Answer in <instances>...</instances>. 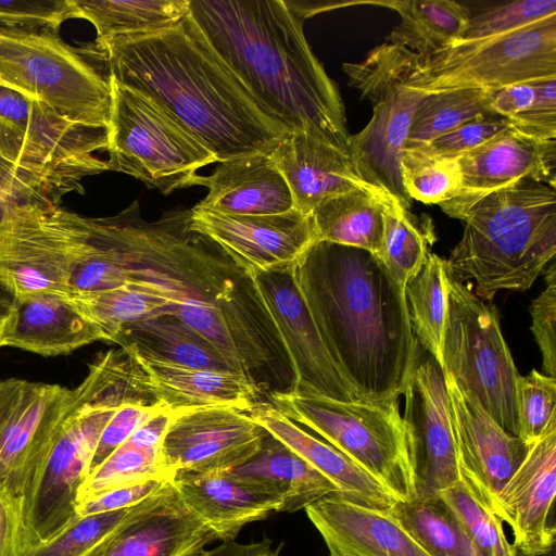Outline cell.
Wrapping results in <instances>:
<instances>
[{"instance_id":"cell-39","label":"cell","mask_w":556,"mask_h":556,"mask_svg":"<svg viewBox=\"0 0 556 556\" xmlns=\"http://www.w3.org/2000/svg\"><path fill=\"white\" fill-rule=\"evenodd\" d=\"M63 197L48 170L27 153L20 135L0 121V202L60 205Z\"/></svg>"},{"instance_id":"cell-12","label":"cell","mask_w":556,"mask_h":556,"mask_svg":"<svg viewBox=\"0 0 556 556\" xmlns=\"http://www.w3.org/2000/svg\"><path fill=\"white\" fill-rule=\"evenodd\" d=\"M556 78V15L502 36L453 42L427 55L416 54L407 79L432 93L453 89L497 90Z\"/></svg>"},{"instance_id":"cell-50","label":"cell","mask_w":556,"mask_h":556,"mask_svg":"<svg viewBox=\"0 0 556 556\" xmlns=\"http://www.w3.org/2000/svg\"><path fill=\"white\" fill-rule=\"evenodd\" d=\"M166 409L169 408L157 399L136 400L121 405L100 437L90 471L123 444L135 430Z\"/></svg>"},{"instance_id":"cell-16","label":"cell","mask_w":556,"mask_h":556,"mask_svg":"<svg viewBox=\"0 0 556 556\" xmlns=\"http://www.w3.org/2000/svg\"><path fill=\"white\" fill-rule=\"evenodd\" d=\"M250 274L289 356L294 375L292 392L359 401L320 337L296 285L294 264Z\"/></svg>"},{"instance_id":"cell-54","label":"cell","mask_w":556,"mask_h":556,"mask_svg":"<svg viewBox=\"0 0 556 556\" xmlns=\"http://www.w3.org/2000/svg\"><path fill=\"white\" fill-rule=\"evenodd\" d=\"M167 480L151 479L130 486L109 491L89 501L77 504L75 517L83 518L90 515L129 508L162 488Z\"/></svg>"},{"instance_id":"cell-55","label":"cell","mask_w":556,"mask_h":556,"mask_svg":"<svg viewBox=\"0 0 556 556\" xmlns=\"http://www.w3.org/2000/svg\"><path fill=\"white\" fill-rule=\"evenodd\" d=\"M539 83H523L493 90L490 101L492 113L508 118L525 111L533 102Z\"/></svg>"},{"instance_id":"cell-1","label":"cell","mask_w":556,"mask_h":556,"mask_svg":"<svg viewBox=\"0 0 556 556\" xmlns=\"http://www.w3.org/2000/svg\"><path fill=\"white\" fill-rule=\"evenodd\" d=\"M86 247L118 286L163 300L268 400L293 391L294 375L251 274L191 222V208L156 220L137 200L108 217L84 216Z\"/></svg>"},{"instance_id":"cell-20","label":"cell","mask_w":556,"mask_h":556,"mask_svg":"<svg viewBox=\"0 0 556 556\" xmlns=\"http://www.w3.org/2000/svg\"><path fill=\"white\" fill-rule=\"evenodd\" d=\"M217 540L168 481L129 507L119 525L86 556H198Z\"/></svg>"},{"instance_id":"cell-37","label":"cell","mask_w":556,"mask_h":556,"mask_svg":"<svg viewBox=\"0 0 556 556\" xmlns=\"http://www.w3.org/2000/svg\"><path fill=\"white\" fill-rule=\"evenodd\" d=\"M405 298L416 340L442 367V342L447 311L445 260L429 253L421 270L407 282Z\"/></svg>"},{"instance_id":"cell-58","label":"cell","mask_w":556,"mask_h":556,"mask_svg":"<svg viewBox=\"0 0 556 556\" xmlns=\"http://www.w3.org/2000/svg\"><path fill=\"white\" fill-rule=\"evenodd\" d=\"M16 316L14 299L0 289V348L3 346L7 336L11 332Z\"/></svg>"},{"instance_id":"cell-3","label":"cell","mask_w":556,"mask_h":556,"mask_svg":"<svg viewBox=\"0 0 556 556\" xmlns=\"http://www.w3.org/2000/svg\"><path fill=\"white\" fill-rule=\"evenodd\" d=\"M189 16L267 117L349 152L339 89L286 0H189Z\"/></svg>"},{"instance_id":"cell-29","label":"cell","mask_w":556,"mask_h":556,"mask_svg":"<svg viewBox=\"0 0 556 556\" xmlns=\"http://www.w3.org/2000/svg\"><path fill=\"white\" fill-rule=\"evenodd\" d=\"M147 374L156 397L169 409L231 406L249 412L262 392L239 371L187 367L125 349Z\"/></svg>"},{"instance_id":"cell-30","label":"cell","mask_w":556,"mask_h":556,"mask_svg":"<svg viewBox=\"0 0 556 556\" xmlns=\"http://www.w3.org/2000/svg\"><path fill=\"white\" fill-rule=\"evenodd\" d=\"M14 301L15 321L3 346L56 356L96 341H106L103 331L78 313L66 298L37 294Z\"/></svg>"},{"instance_id":"cell-26","label":"cell","mask_w":556,"mask_h":556,"mask_svg":"<svg viewBox=\"0 0 556 556\" xmlns=\"http://www.w3.org/2000/svg\"><path fill=\"white\" fill-rule=\"evenodd\" d=\"M184 503L222 542L233 541L249 523L281 513L280 497L232 471L180 472L172 481Z\"/></svg>"},{"instance_id":"cell-40","label":"cell","mask_w":556,"mask_h":556,"mask_svg":"<svg viewBox=\"0 0 556 556\" xmlns=\"http://www.w3.org/2000/svg\"><path fill=\"white\" fill-rule=\"evenodd\" d=\"M491 93L483 89L427 93L414 114L405 150L419 149L464 123L494 115L490 108Z\"/></svg>"},{"instance_id":"cell-9","label":"cell","mask_w":556,"mask_h":556,"mask_svg":"<svg viewBox=\"0 0 556 556\" xmlns=\"http://www.w3.org/2000/svg\"><path fill=\"white\" fill-rule=\"evenodd\" d=\"M108 78V170L129 175L163 194L195 186L198 170L216 163L214 154L161 104Z\"/></svg>"},{"instance_id":"cell-7","label":"cell","mask_w":556,"mask_h":556,"mask_svg":"<svg viewBox=\"0 0 556 556\" xmlns=\"http://www.w3.org/2000/svg\"><path fill=\"white\" fill-rule=\"evenodd\" d=\"M415 61V53L386 41L364 61L343 64L350 86L372 109L365 128L350 135L351 157L368 185L408 210L412 200L403 186L401 159L414 114L427 94L407 85Z\"/></svg>"},{"instance_id":"cell-21","label":"cell","mask_w":556,"mask_h":556,"mask_svg":"<svg viewBox=\"0 0 556 556\" xmlns=\"http://www.w3.org/2000/svg\"><path fill=\"white\" fill-rule=\"evenodd\" d=\"M191 222L249 273L294 264L317 242L312 214L296 208L276 215L237 216L198 203L191 207Z\"/></svg>"},{"instance_id":"cell-4","label":"cell","mask_w":556,"mask_h":556,"mask_svg":"<svg viewBox=\"0 0 556 556\" xmlns=\"http://www.w3.org/2000/svg\"><path fill=\"white\" fill-rule=\"evenodd\" d=\"M99 53L108 76L161 104L217 163L269 154L288 134L258 109L189 14L168 29L117 37Z\"/></svg>"},{"instance_id":"cell-17","label":"cell","mask_w":556,"mask_h":556,"mask_svg":"<svg viewBox=\"0 0 556 556\" xmlns=\"http://www.w3.org/2000/svg\"><path fill=\"white\" fill-rule=\"evenodd\" d=\"M265 434L248 412L236 407L179 410L161 445V472L173 481L180 472L231 470L260 452Z\"/></svg>"},{"instance_id":"cell-47","label":"cell","mask_w":556,"mask_h":556,"mask_svg":"<svg viewBox=\"0 0 556 556\" xmlns=\"http://www.w3.org/2000/svg\"><path fill=\"white\" fill-rule=\"evenodd\" d=\"M128 509L75 517L25 556H84L119 525Z\"/></svg>"},{"instance_id":"cell-36","label":"cell","mask_w":556,"mask_h":556,"mask_svg":"<svg viewBox=\"0 0 556 556\" xmlns=\"http://www.w3.org/2000/svg\"><path fill=\"white\" fill-rule=\"evenodd\" d=\"M389 513L430 556H479L458 519L439 493L397 502Z\"/></svg>"},{"instance_id":"cell-60","label":"cell","mask_w":556,"mask_h":556,"mask_svg":"<svg viewBox=\"0 0 556 556\" xmlns=\"http://www.w3.org/2000/svg\"><path fill=\"white\" fill-rule=\"evenodd\" d=\"M11 205H13V204L5 203V202H0V220L2 219L3 214L5 213L8 207L11 206Z\"/></svg>"},{"instance_id":"cell-27","label":"cell","mask_w":556,"mask_h":556,"mask_svg":"<svg viewBox=\"0 0 556 556\" xmlns=\"http://www.w3.org/2000/svg\"><path fill=\"white\" fill-rule=\"evenodd\" d=\"M248 414L265 431L328 478L339 489L340 497L380 510H389L399 502L356 463L304 430L270 402L257 403Z\"/></svg>"},{"instance_id":"cell-10","label":"cell","mask_w":556,"mask_h":556,"mask_svg":"<svg viewBox=\"0 0 556 556\" xmlns=\"http://www.w3.org/2000/svg\"><path fill=\"white\" fill-rule=\"evenodd\" d=\"M0 87L40 101L77 124L108 129V76L53 30L0 28Z\"/></svg>"},{"instance_id":"cell-6","label":"cell","mask_w":556,"mask_h":556,"mask_svg":"<svg viewBox=\"0 0 556 556\" xmlns=\"http://www.w3.org/2000/svg\"><path fill=\"white\" fill-rule=\"evenodd\" d=\"M72 394L37 500L35 529L39 544L75 518L78 488L90 471L100 437L114 413L126 402L153 396L139 365L116 349L97 355Z\"/></svg>"},{"instance_id":"cell-34","label":"cell","mask_w":556,"mask_h":556,"mask_svg":"<svg viewBox=\"0 0 556 556\" xmlns=\"http://www.w3.org/2000/svg\"><path fill=\"white\" fill-rule=\"evenodd\" d=\"M389 197L352 190L331 197L312 212L317 241L359 248L378 255L383 237V207Z\"/></svg>"},{"instance_id":"cell-51","label":"cell","mask_w":556,"mask_h":556,"mask_svg":"<svg viewBox=\"0 0 556 556\" xmlns=\"http://www.w3.org/2000/svg\"><path fill=\"white\" fill-rule=\"evenodd\" d=\"M544 269L545 289L532 301L530 327L543 358L546 376L556 379V268L554 260Z\"/></svg>"},{"instance_id":"cell-15","label":"cell","mask_w":556,"mask_h":556,"mask_svg":"<svg viewBox=\"0 0 556 556\" xmlns=\"http://www.w3.org/2000/svg\"><path fill=\"white\" fill-rule=\"evenodd\" d=\"M0 121L22 138L31 159L45 167L63 194L84 193L81 181L108 170L94 155L106 150L108 131L77 124L40 101L0 87Z\"/></svg>"},{"instance_id":"cell-44","label":"cell","mask_w":556,"mask_h":556,"mask_svg":"<svg viewBox=\"0 0 556 556\" xmlns=\"http://www.w3.org/2000/svg\"><path fill=\"white\" fill-rule=\"evenodd\" d=\"M401 175L410 200L440 205L460 192L462 174L456 160L405 150L401 159Z\"/></svg>"},{"instance_id":"cell-11","label":"cell","mask_w":556,"mask_h":556,"mask_svg":"<svg viewBox=\"0 0 556 556\" xmlns=\"http://www.w3.org/2000/svg\"><path fill=\"white\" fill-rule=\"evenodd\" d=\"M442 369L504 431L519 437L520 375L503 337L498 313L475 294L471 285L448 276Z\"/></svg>"},{"instance_id":"cell-24","label":"cell","mask_w":556,"mask_h":556,"mask_svg":"<svg viewBox=\"0 0 556 556\" xmlns=\"http://www.w3.org/2000/svg\"><path fill=\"white\" fill-rule=\"evenodd\" d=\"M269 155L291 191L294 207L303 214L311 215L323 201L352 190L388 197L359 176L348 151L307 131L288 132Z\"/></svg>"},{"instance_id":"cell-32","label":"cell","mask_w":556,"mask_h":556,"mask_svg":"<svg viewBox=\"0 0 556 556\" xmlns=\"http://www.w3.org/2000/svg\"><path fill=\"white\" fill-rule=\"evenodd\" d=\"M113 343L187 367L238 371L206 339L170 314L126 325Z\"/></svg>"},{"instance_id":"cell-42","label":"cell","mask_w":556,"mask_h":556,"mask_svg":"<svg viewBox=\"0 0 556 556\" xmlns=\"http://www.w3.org/2000/svg\"><path fill=\"white\" fill-rule=\"evenodd\" d=\"M160 451L161 448L138 446L126 440L88 473L78 488L76 505L109 491L147 480H167L161 472Z\"/></svg>"},{"instance_id":"cell-22","label":"cell","mask_w":556,"mask_h":556,"mask_svg":"<svg viewBox=\"0 0 556 556\" xmlns=\"http://www.w3.org/2000/svg\"><path fill=\"white\" fill-rule=\"evenodd\" d=\"M462 174L459 194L440 204L453 218L481 198L522 179L555 188L556 140L540 141L509 126L458 159Z\"/></svg>"},{"instance_id":"cell-14","label":"cell","mask_w":556,"mask_h":556,"mask_svg":"<svg viewBox=\"0 0 556 556\" xmlns=\"http://www.w3.org/2000/svg\"><path fill=\"white\" fill-rule=\"evenodd\" d=\"M72 390L29 382L0 431V481L22 497L28 531L39 544L35 511L45 471L72 404Z\"/></svg>"},{"instance_id":"cell-13","label":"cell","mask_w":556,"mask_h":556,"mask_svg":"<svg viewBox=\"0 0 556 556\" xmlns=\"http://www.w3.org/2000/svg\"><path fill=\"white\" fill-rule=\"evenodd\" d=\"M80 217L56 204L9 206L0 220V289L14 300L71 296L83 243Z\"/></svg>"},{"instance_id":"cell-52","label":"cell","mask_w":556,"mask_h":556,"mask_svg":"<svg viewBox=\"0 0 556 556\" xmlns=\"http://www.w3.org/2000/svg\"><path fill=\"white\" fill-rule=\"evenodd\" d=\"M506 121L510 128L532 139L556 140V78L540 81L531 105Z\"/></svg>"},{"instance_id":"cell-31","label":"cell","mask_w":556,"mask_h":556,"mask_svg":"<svg viewBox=\"0 0 556 556\" xmlns=\"http://www.w3.org/2000/svg\"><path fill=\"white\" fill-rule=\"evenodd\" d=\"M230 471L277 494L281 513H295L325 496L340 494L328 478L267 431L260 452Z\"/></svg>"},{"instance_id":"cell-48","label":"cell","mask_w":556,"mask_h":556,"mask_svg":"<svg viewBox=\"0 0 556 556\" xmlns=\"http://www.w3.org/2000/svg\"><path fill=\"white\" fill-rule=\"evenodd\" d=\"M77 18L73 0H0V28L50 29Z\"/></svg>"},{"instance_id":"cell-45","label":"cell","mask_w":556,"mask_h":556,"mask_svg":"<svg viewBox=\"0 0 556 556\" xmlns=\"http://www.w3.org/2000/svg\"><path fill=\"white\" fill-rule=\"evenodd\" d=\"M553 15H556V0H516L500 3L470 14L465 28L453 42L502 36Z\"/></svg>"},{"instance_id":"cell-56","label":"cell","mask_w":556,"mask_h":556,"mask_svg":"<svg viewBox=\"0 0 556 556\" xmlns=\"http://www.w3.org/2000/svg\"><path fill=\"white\" fill-rule=\"evenodd\" d=\"M198 556H282L281 545L275 546L273 540L264 538L261 541L238 543L236 540L222 542L216 547L204 549Z\"/></svg>"},{"instance_id":"cell-18","label":"cell","mask_w":556,"mask_h":556,"mask_svg":"<svg viewBox=\"0 0 556 556\" xmlns=\"http://www.w3.org/2000/svg\"><path fill=\"white\" fill-rule=\"evenodd\" d=\"M403 395L405 406L402 421L417 495L451 488L462 478L451 425L450 400L443 369L429 353L419 351Z\"/></svg>"},{"instance_id":"cell-25","label":"cell","mask_w":556,"mask_h":556,"mask_svg":"<svg viewBox=\"0 0 556 556\" xmlns=\"http://www.w3.org/2000/svg\"><path fill=\"white\" fill-rule=\"evenodd\" d=\"M304 510L330 556H430L389 510L357 505L338 494Z\"/></svg>"},{"instance_id":"cell-35","label":"cell","mask_w":556,"mask_h":556,"mask_svg":"<svg viewBox=\"0 0 556 556\" xmlns=\"http://www.w3.org/2000/svg\"><path fill=\"white\" fill-rule=\"evenodd\" d=\"M390 8L401 23L387 37V42L401 46L418 56H427L453 42L470 16L463 4L448 0H392L366 2Z\"/></svg>"},{"instance_id":"cell-49","label":"cell","mask_w":556,"mask_h":556,"mask_svg":"<svg viewBox=\"0 0 556 556\" xmlns=\"http://www.w3.org/2000/svg\"><path fill=\"white\" fill-rule=\"evenodd\" d=\"M507 127L506 118L485 115L464 123L414 150L434 157L456 160Z\"/></svg>"},{"instance_id":"cell-38","label":"cell","mask_w":556,"mask_h":556,"mask_svg":"<svg viewBox=\"0 0 556 556\" xmlns=\"http://www.w3.org/2000/svg\"><path fill=\"white\" fill-rule=\"evenodd\" d=\"M383 237L377 257L391 277L405 289L407 282L421 270L433 242L431 224L427 216L419 220L395 200L383 207Z\"/></svg>"},{"instance_id":"cell-28","label":"cell","mask_w":556,"mask_h":556,"mask_svg":"<svg viewBox=\"0 0 556 556\" xmlns=\"http://www.w3.org/2000/svg\"><path fill=\"white\" fill-rule=\"evenodd\" d=\"M195 186L208 192L199 204L237 216L276 215L294 207L291 191L269 154L257 153L218 162Z\"/></svg>"},{"instance_id":"cell-2","label":"cell","mask_w":556,"mask_h":556,"mask_svg":"<svg viewBox=\"0 0 556 556\" xmlns=\"http://www.w3.org/2000/svg\"><path fill=\"white\" fill-rule=\"evenodd\" d=\"M294 277L320 337L359 401L403 394L419 354L402 288L371 252L317 241Z\"/></svg>"},{"instance_id":"cell-41","label":"cell","mask_w":556,"mask_h":556,"mask_svg":"<svg viewBox=\"0 0 556 556\" xmlns=\"http://www.w3.org/2000/svg\"><path fill=\"white\" fill-rule=\"evenodd\" d=\"M66 299L78 313L103 331L108 342H113L128 324L167 314L163 300L131 285L78 292Z\"/></svg>"},{"instance_id":"cell-23","label":"cell","mask_w":556,"mask_h":556,"mask_svg":"<svg viewBox=\"0 0 556 556\" xmlns=\"http://www.w3.org/2000/svg\"><path fill=\"white\" fill-rule=\"evenodd\" d=\"M556 424L530 448L502 489L496 515L510 527L518 552L555 545Z\"/></svg>"},{"instance_id":"cell-5","label":"cell","mask_w":556,"mask_h":556,"mask_svg":"<svg viewBox=\"0 0 556 556\" xmlns=\"http://www.w3.org/2000/svg\"><path fill=\"white\" fill-rule=\"evenodd\" d=\"M462 239L445 260L450 278L472 280L491 302L501 290L526 291L556 253V189L522 179L473 203L459 217Z\"/></svg>"},{"instance_id":"cell-8","label":"cell","mask_w":556,"mask_h":556,"mask_svg":"<svg viewBox=\"0 0 556 556\" xmlns=\"http://www.w3.org/2000/svg\"><path fill=\"white\" fill-rule=\"evenodd\" d=\"M267 402L356 463L399 502L417 496L397 400L341 402L288 392Z\"/></svg>"},{"instance_id":"cell-33","label":"cell","mask_w":556,"mask_h":556,"mask_svg":"<svg viewBox=\"0 0 556 556\" xmlns=\"http://www.w3.org/2000/svg\"><path fill=\"white\" fill-rule=\"evenodd\" d=\"M77 18L97 31L98 52L117 37L177 26L189 14V0H73Z\"/></svg>"},{"instance_id":"cell-53","label":"cell","mask_w":556,"mask_h":556,"mask_svg":"<svg viewBox=\"0 0 556 556\" xmlns=\"http://www.w3.org/2000/svg\"><path fill=\"white\" fill-rule=\"evenodd\" d=\"M34 547L22 497L0 481V556H25Z\"/></svg>"},{"instance_id":"cell-43","label":"cell","mask_w":556,"mask_h":556,"mask_svg":"<svg viewBox=\"0 0 556 556\" xmlns=\"http://www.w3.org/2000/svg\"><path fill=\"white\" fill-rule=\"evenodd\" d=\"M450 506L479 556H517L503 529V520L486 508L460 480L438 492Z\"/></svg>"},{"instance_id":"cell-19","label":"cell","mask_w":556,"mask_h":556,"mask_svg":"<svg viewBox=\"0 0 556 556\" xmlns=\"http://www.w3.org/2000/svg\"><path fill=\"white\" fill-rule=\"evenodd\" d=\"M462 481L496 514L498 495L525 459L530 445L504 431L444 372Z\"/></svg>"},{"instance_id":"cell-57","label":"cell","mask_w":556,"mask_h":556,"mask_svg":"<svg viewBox=\"0 0 556 556\" xmlns=\"http://www.w3.org/2000/svg\"><path fill=\"white\" fill-rule=\"evenodd\" d=\"M26 384V380L16 378L0 381V431L15 410Z\"/></svg>"},{"instance_id":"cell-46","label":"cell","mask_w":556,"mask_h":556,"mask_svg":"<svg viewBox=\"0 0 556 556\" xmlns=\"http://www.w3.org/2000/svg\"><path fill=\"white\" fill-rule=\"evenodd\" d=\"M519 438L532 444L556 424V379L533 369L517 381Z\"/></svg>"},{"instance_id":"cell-59","label":"cell","mask_w":556,"mask_h":556,"mask_svg":"<svg viewBox=\"0 0 556 556\" xmlns=\"http://www.w3.org/2000/svg\"><path fill=\"white\" fill-rule=\"evenodd\" d=\"M517 556H556L555 554V545L551 546L547 549L540 551V552H518Z\"/></svg>"}]
</instances>
